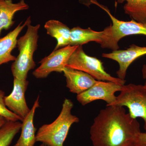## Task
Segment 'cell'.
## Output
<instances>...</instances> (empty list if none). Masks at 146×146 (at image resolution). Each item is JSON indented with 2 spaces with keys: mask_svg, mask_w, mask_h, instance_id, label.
I'll return each mask as SVG.
<instances>
[{
  "mask_svg": "<svg viewBox=\"0 0 146 146\" xmlns=\"http://www.w3.org/2000/svg\"><path fill=\"white\" fill-rule=\"evenodd\" d=\"M63 72L66 78V86L70 92L77 95L90 89L98 81L87 73L67 67Z\"/></svg>",
  "mask_w": 146,
  "mask_h": 146,
  "instance_id": "11",
  "label": "cell"
},
{
  "mask_svg": "<svg viewBox=\"0 0 146 146\" xmlns=\"http://www.w3.org/2000/svg\"><path fill=\"white\" fill-rule=\"evenodd\" d=\"M28 84L29 82L27 80L14 78L13 90L9 96L5 97L6 106L11 112L21 118L23 121L31 110L28 106L25 98Z\"/></svg>",
  "mask_w": 146,
  "mask_h": 146,
  "instance_id": "9",
  "label": "cell"
},
{
  "mask_svg": "<svg viewBox=\"0 0 146 146\" xmlns=\"http://www.w3.org/2000/svg\"><path fill=\"white\" fill-rule=\"evenodd\" d=\"M141 132L140 123L123 106L111 105L102 109L90 128L93 146H135Z\"/></svg>",
  "mask_w": 146,
  "mask_h": 146,
  "instance_id": "1",
  "label": "cell"
},
{
  "mask_svg": "<svg viewBox=\"0 0 146 146\" xmlns=\"http://www.w3.org/2000/svg\"><path fill=\"white\" fill-rule=\"evenodd\" d=\"M73 107L72 101L65 98L58 117L51 123L39 127L36 135V142L48 146H63L71 127L79 121V118L72 114Z\"/></svg>",
  "mask_w": 146,
  "mask_h": 146,
  "instance_id": "2",
  "label": "cell"
},
{
  "mask_svg": "<svg viewBox=\"0 0 146 146\" xmlns=\"http://www.w3.org/2000/svg\"><path fill=\"white\" fill-rule=\"evenodd\" d=\"M40 26L39 24L33 26L30 23L27 26L25 34L18 39L19 54L11 66V72L15 78L27 80L29 71L36 66L33 56L37 48Z\"/></svg>",
  "mask_w": 146,
  "mask_h": 146,
  "instance_id": "3",
  "label": "cell"
},
{
  "mask_svg": "<svg viewBox=\"0 0 146 146\" xmlns=\"http://www.w3.org/2000/svg\"><path fill=\"white\" fill-rule=\"evenodd\" d=\"M91 2L98 6L108 14L112 24L104 29V35L101 46L113 50L119 48L118 42L123 37L129 35H142L146 36V23H138L132 20L129 21H120L111 14L109 9L100 4L96 0H91Z\"/></svg>",
  "mask_w": 146,
  "mask_h": 146,
  "instance_id": "4",
  "label": "cell"
},
{
  "mask_svg": "<svg viewBox=\"0 0 146 146\" xmlns=\"http://www.w3.org/2000/svg\"><path fill=\"white\" fill-rule=\"evenodd\" d=\"M66 67L82 71L98 80L110 81L125 85V80L112 76L105 70L102 62L96 58L89 56L84 51L82 46H78L72 53Z\"/></svg>",
  "mask_w": 146,
  "mask_h": 146,
  "instance_id": "5",
  "label": "cell"
},
{
  "mask_svg": "<svg viewBox=\"0 0 146 146\" xmlns=\"http://www.w3.org/2000/svg\"><path fill=\"white\" fill-rule=\"evenodd\" d=\"M78 46L68 45L56 50L42 59L41 65L33 73L36 78H47L53 72H63L71 54Z\"/></svg>",
  "mask_w": 146,
  "mask_h": 146,
  "instance_id": "7",
  "label": "cell"
},
{
  "mask_svg": "<svg viewBox=\"0 0 146 146\" xmlns=\"http://www.w3.org/2000/svg\"><path fill=\"white\" fill-rule=\"evenodd\" d=\"M47 34L57 40L54 50L70 45L71 29L61 22L56 20L48 21L44 25Z\"/></svg>",
  "mask_w": 146,
  "mask_h": 146,
  "instance_id": "15",
  "label": "cell"
},
{
  "mask_svg": "<svg viewBox=\"0 0 146 146\" xmlns=\"http://www.w3.org/2000/svg\"><path fill=\"white\" fill-rule=\"evenodd\" d=\"M135 146H146V133L140 132L136 137Z\"/></svg>",
  "mask_w": 146,
  "mask_h": 146,
  "instance_id": "20",
  "label": "cell"
},
{
  "mask_svg": "<svg viewBox=\"0 0 146 146\" xmlns=\"http://www.w3.org/2000/svg\"><path fill=\"white\" fill-rule=\"evenodd\" d=\"M5 96L4 91L0 90V116L5 118L7 121H23L21 118L11 112L6 106L4 100Z\"/></svg>",
  "mask_w": 146,
  "mask_h": 146,
  "instance_id": "19",
  "label": "cell"
},
{
  "mask_svg": "<svg viewBox=\"0 0 146 146\" xmlns=\"http://www.w3.org/2000/svg\"><path fill=\"white\" fill-rule=\"evenodd\" d=\"M29 8L24 0L16 3L12 0H0V36L3 30H7L13 25L15 23L13 17L16 12Z\"/></svg>",
  "mask_w": 146,
  "mask_h": 146,
  "instance_id": "14",
  "label": "cell"
},
{
  "mask_svg": "<svg viewBox=\"0 0 146 146\" xmlns=\"http://www.w3.org/2000/svg\"><path fill=\"white\" fill-rule=\"evenodd\" d=\"M112 105L127 107L131 117L143 120L144 129L146 131V87L144 85L129 84L123 85Z\"/></svg>",
  "mask_w": 146,
  "mask_h": 146,
  "instance_id": "6",
  "label": "cell"
},
{
  "mask_svg": "<svg viewBox=\"0 0 146 146\" xmlns=\"http://www.w3.org/2000/svg\"><path fill=\"white\" fill-rule=\"evenodd\" d=\"M104 31H96L90 28L84 29L77 27L71 30V46H82L89 42H94L101 44L103 40Z\"/></svg>",
  "mask_w": 146,
  "mask_h": 146,
  "instance_id": "16",
  "label": "cell"
},
{
  "mask_svg": "<svg viewBox=\"0 0 146 146\" xmlns=\"http://www.w3.org/2000/svg\"><path fill=\"white\" fill-rule=\"evenodd\" d=\"M142 75H143V78L145 80L144 86L146 87V65H143L142 70Z\"/></svg>",
  "mask_w": 146,
  "mask_h": 146,
  "instance_id": "21",
  "label": "cell"
},
{
  "mask_svg": "<svg viewBox=\"0 0 146 146\" xmlns=\"http://www.w3.org/2000/svg\"><path fill=\"white\" fill-rule=\"evenodd\" d=\"M146 55V46L141 47L133 44L124 50H113L110 53H103L102 56L115 60L119 65L117 72L118 78L125 80L129 67L134 60Z\"/></svg>",
  "mask_w": 146,
  "mask_h": 146,
  "instance_id": "10",
  "label": "cell"
},
{
  "mask_svg": "<svg viewBox=\"0 0 146 146\" xmlns=\"http://www.w3.org/2000/svg\"><path fill=\"white\" fill-rule=\"evenodd\" d=\"M22 123L7 121L0 129V146H9L15 136L21 130Z\"/></svg>",
  "mask_w": 146,
  "mask_h": 146,
  "instance_id": "18",
  "label": "cell"
},
{
  "mask_svg": "<svg viewBox=\"0 0 146 146\" xmlns=\"http://www.w3.org/2000/svg\"><path fill=\"white\" fill-rule=\"evenodd\" d=\"M31 23V17H29L23 24L21 22L13 31L0 39V66L16 60V57L11 54V52L17 46L18 35L25 27Z\"/></svg>",
  "mask_w": 146,
  "mask_h": 146,
  "instance_id": "12",
  "label": "cell"
},
{
  "mask_svg": "<svg viewBox=\"0 0 146 146\" xmlns=\"http://www.w3.org/2000/svg\"><path fill=\"white\" fill-rule=\"evenodd\" d=\"M125 1V13L136 22L146 23V0H117L119 3Z\"/></svg>",
  "mask_w": 146,
  "mask_h": 146,
  "instance_id": "17",
  "label": "cell"
},
{
  "mask_svg": "<svg viewBox=\"0 0 146 146\" xmlns=\"http://www.w3.org/2000/svg\"><path fill=\"white\" fill-rule=\"evenodd\" d=\"M39 99V96L35 101L28 115L22 121L21 136L14 146H34L36 142V129L35 127L33 121L35 111L40 106Z\"/></svg>",
  "mask_w": 146,
  "mask_h": 146,
  "instance_id": "13",
  "label": "cell"
},
{
  "mask_svg": "<svg viewBox=\"0 0 146 146\" xmlns=\"http://www.w3.org/2000/svg\"><path fill=\"white\" fill-rule=\"evenodd\" d=\"M7 121L5 118L3 117L2 116H0V129L6 123Z\"/></svg>",
  "mask_w": 146,
  "mask_h": 146,
  "instance_id": "22",
  "label": "cell"
},
{
  "mask_svg": "<svg viewBox=\"0 0 146 146\" xmlns=\"http://www.w3.org/2000/svg\"><path fill=\"white\" fill-rule=\"evenodd\" d=\"M39 146H48V145H46V144L43 143H42V144H41V145H40Z\"/></svg>",
  "mask_w": 146,
  "mask_h": 146,
  "instance_id": "23",
  "label": "cell"
},
{
  "mask_svg": "<svg viewBox=\"0 0 146 146\" xmlns=\"http://www.w3.org/2000/svg\"><path fill=\"white\" fill-rule=\"evenodd\" d=\"M123 85L110 81L98 80L96 83L85 92L77 96V100L85 106L97 100L106 102V106L112 105L117 100L115 94L121 91Z\"/></svg>",
  "mask_w": 146,
  "mask_h": 146,
  "instance_id": "8",
  "label": "cell"
}]
</instances>
